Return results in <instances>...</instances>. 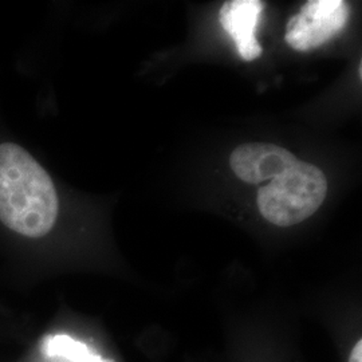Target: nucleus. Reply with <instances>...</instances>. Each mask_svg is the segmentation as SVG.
Masks as SVG:
<instances>
[{"instance_id":"7ed1b4c3","label":"nucleus","mask_w":362,"mask_h":362,"mask_svg":"<svg viewBox=\"0 0 362 362\" xmlns=\"http://www.w3.org/2000/svg\"><path fill=\"white\" fill-rule=\"evenodd\" d=\"M349 21V7L342 0H310L291 16L286 26L287 45L297 52L322 46L341 33Z\"/></svg>"},{"instance_id":"39448f33","label":"nucleus","mask_w":362,"mask_h":362,"mask_svg":"<svg viewBox=\"0 0 362 362\" xmlns=\"http://www.w3.org/2000/svg\"><path fill=\"white\" fill-rule=\"evenodd\" d=\"M263 8L264 3L259 0H231L220 8V23L233 39L243 61H254L263 52L255 37Z\"/></svg>"},{"instance_id":"f03ea898","label":"nucleus","mask_w":362,"mask_h":362,"mask_svg":"<svg viewBox=\"0 0 362 362\" xmlns=\"http://www.w3.org/2000/svg\"><path fill=\"white\" fill-rule=\"evenodd\" d=\"M327 194L324 172L299 161L258 191L262 216L278 227H291L310 218Z\"/></svg>"},{"instance_id":"20e7f679","label":"nucleus","mask_w":362,"mask_h":362,"mask_svg":"<svg viewBox=\"0 0 362 362\" xmlns=\"http://www.w3.org/2000/svg\"><path fill=\"white\" fill-rule=\"evenodd\" d=\"M298 158L275 144H245L230 157V167L239 180L248 184L272 181L293 167Z\"/></svg>"},{"instance_id":"423d86ee","label":"nucleus","mask_w":362,"mask_h":362,"mask_svg":"<svg viewBox=\"0 0 362 362\" xmlns=\"http://www.w3.org/2000/svg\"><path fill=\"white\" fill-rule=\"evenodd\" d=\"M349 362H362V341H358L351 350Z\"/></svg>"},{"instance_id":"f257e3e1","label":"nucleus","mask_w":362,"mask_h":362,"mask_svg":"<svg viewBox=\"0 0 362 362\" xmlns=\"http://www.w3.org/2000/svg\"><path fill=\"white\" fill-rule=\"evenodd\" d=\"M58 211L46 169L21 145L0 144V221L13 233L38 239L52 231Z\"/></svg>"}]
</instances>
